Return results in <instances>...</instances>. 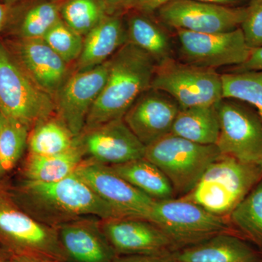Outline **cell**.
<instances>
[{"mask_svg":"<svg viewBox=\"0 0 262 262\" xmlns=\"http://www.w3.org/2000/svg\"><path fill=\"white\" fill-rule=\"evenodd\" d=\"M181 108L169 95L150 88L131 105L123 120L138 139L147 146L171 133Z\"/></svg>","mask_w":262,"mask_h":262,"instance_id":"cell-16","label":"cell"},{"mask_svg":"<svg viewBox=\"0 0 262 262\" xmlns=\"http://www.w3.org/2000/svg\"><path fill=\"white\" fill-rule=\"evenodd\" d=\"M246 10L241 25L245 39L249 48L262 47V0H251Z\"/></svg>","mask_w":262,"mask_h":262,"instance_id":"cell-32","label":"cell"},{"mask_svg":"<svg viewBox=\"0 0 262 262\" xmlns=\"http://www.w3.org/2000/svg\"><path fill=\"white\" fill-rule=\"evenodd\" d=\"M5 117L0 110V130H1L2 127H3V124H4Z\"/></svg>","mask_w":262,"mask_h":262,"instance_id":"cell-40","label":"cell"},{"mask_svg":"<svg viewBox=\"0 0 262 262\" xmlns=\"http://www.w3.org/2000/svg\"><path fill=\"white\" fill-rule=\"evenodd\" d=\"M159 20L174 30L196 33L229 32L241 27L246 7H229L196 0H173L157 11Z\"/></svg>","mask_w":262,"mask_h":262,"instance_id":"cell-11","label":"cell"},{"mask_svg":"<svg viewBox=\"0 0 262 262\" xmlns=\"http://www.w3.org/2000/svg\"><path fill=\"white\" fill-rule=\"evenodd\" d=\"M58 2L62 20L82 37L110 14L102 0H60Z\"/></svg>","mask_w":262,"mask_h":262,"instance_id":"cell-29","label":"cell"},{"mask_svg":"<svg viewBox=\"0 0 262 262\" xmlns=\"http://www.w3.org/2000/svg\"><path fill=\"white\" fill-rule=\"evenodd\" d=\"M127 43L126 27L122 15L108 14L84 37L80 58L72 72L103 64Z\"/></svg>","mask_w":262,"mask_h":262,"instance_id":"cell-20","label":"cell"},{"mask_svg":"<svg viewBox=\"0 0 262 262\" xmlns=\"http://www.w3.org/2000/svg\"><path fill=\"white\" fill-rule=\"evenodd\" d=\"M53 1H56V2H58V1H60V0H53Z\"/></svg>","mask_w":262,"mask_h":262,"instance_id":"cell-46","label":"cell"},{"mask_svg":"<svg viewBox=\"0 0 262 262\" xmlns=\"http://www.w3.org/2000/svg\"><path fill=\"white\" fill-rule=\"evenodd\" d=\"M256 163L258 164V167H259L260 170H261L262 174V158H261V159L258 160V161Z\"/></svg>","mask_w":262,"mask_h":262,"instance_id":"cell-44","label":"cell"},{"mask_svg":"<svg viewBox=\"0 0 262 262\" xmlns=\"http://www.w3.org/2000/svg\"><path fill=\"white\" fill-rule=\"evenodd\" d=\"M110 14L123 15L134 9H137V0H102Z\"/></svg>","mask_w":262,"mask_h":262,"instance_id":"cell-34","label":"cell"},{"mask_svg":"<svg viewBox=\"0 0 262 262\" xmlns=\"http://www.w3.org/2000/svg\"><path fill=\"white\" fill-rule=\"evenodd\" d=\"M61 20L59 2L38 0L20 15L15 26V35L20 39H43Z\"/></svg>","mask_w":262,"mask_h":262,"instance_id":"cell-27","label":"cell"},{"mask_svg":"<svg viewBox=\"0 0 262 262\" xmlns=\"http://www.w3.org/2000/svg\"><path fill=\"white\" fill-rule=\"evenodd\" d=\"M9 190L24 211L53 228L81 217L104 220L122 216L75 173L56 182L25 180Z\"/></svg>","mask_w":262,"mask_h":262,"instance_id":"cell-1","label":"cell"},{"mask_svg":"<svg viewBox=\"0 0 262 262\" xmlns=\"http://www.w3.org/2000/svg\"><path fill=\"white\" fill-rule=\"evenodd\" d=\"M76 143L84 160L106 165L139 159L145 154L146 146L127 127L123 118L82 131L76 137Z\"/></svg>","mask_w":262,"mask_h":262,"instance_id":"cell-14","label":"cell"},{"mask_svg":"<svg viewBox=\"0 0 262 262\" xmlns=\"http://www.w3.org/2000/svg\"><path fill=\"white\" fill-rule=\"evenodd\" d=\"M174 253L163 255H120L113 262H177Z\"/></svg>","mask_w":262,"mask_h":262,"instance_id":"cell-33","label":"cell"},{"mask_svg":"<svg viewBox=\"0 0 262 262\" xmlns=\"http://www.w3.org/2000/svg\"><path fill=\"white\" fill-rule=\"evenodd\" d=\"M151 89L163 91L182 108L214 105L223 98L222 75L177 60L156 66Z\"/></svg>","mask_w":262,"mask_h":262,"instance_id":"cell-8","label":"cell"},{"mask_svg":"<svg viewBox=\"0 0 262 262\" xmlns=\"http://www.w3.org/2000/svg\"><path fill=\"white\" fill-rule=\"evenodd\" d=\"M30 129L20 122L5 118L0 130V159L5 173L14 168L27 146Z\"/></svg>","mask_w":262,"mask_h":262,"instance_id":"cell-30","label":"cell"},{"mask_svg":"<svg viewBox=\"0 0 262 262\" xmlns=\"http://www.w3.org/2000/svg\"><path fill=\"white\" fill-rule=\"evenodd\" d=\"M15 14L13 5L8 4L0 0V32L7 27Z\"/></svg>","mask_w":262,"mask_h":262,"instance_id":"cell-37","label":"cell"},{"mask_svg":"<svg viewBox=\"0 0 262 262\" xmlns=\"http://www.w3.org/2000/svg\"><path fill=\"white\" fill-rule=\"evenodd\" d=\"M42 39L70 65L80 58L84 37L71 29L62 19L48 31Z\"/></svg>","mask_w":262,"mask_h":262,"instance_id":"cell-31","label":"cell"},{"mask_svg":"<svg viewBox=\"0 0 262 262\" xmlns=\"http://www.w3.org/2000/svg\"><path fill=\"white\" fill-rule=\"evenodd\" d=\"M5 173L4 168H3V164H2L1 159H0V179L5 175Z\"/></svg>","mask_w":262,"mask_h":262,"instance_id":"cell-41","label":"cell"},{"mask_svg":"<svg viewBox=\"0 0 262 262\" xmlns=\"http://www.w3.org/2000/svg\"><path fill=\"white\" fill-rule=\"evenodd\" d=\"M101 219L84 216L57 227L68 262H113L117 256L103 234Z\"/></svg>","mask_w":262,"mask_h":262,"instance_id":"cell-18","label":"cell"},{"mask_svg":"<svg viewBox=\"0 0 262 262\" xmlns=\"http://www.w3.org/2000/svg\"><path fill=\"white\" fill-rule=\"evenodd\" d=\"M0 245L10 256H36L68 262L56 228L34 220L0 184Z\"/></svg>","mask_w":262,"mask_h":262,"instance_id":"cell-4","label":"cell"},{"mask_svg":"<svg viewBox=\"0 0 262 262\" xmlns=\"http://www.w3.org/2000/svg\"><path fill=\"white\" fill-rule=\"evenodd\" d=\"M262 70V47L251 48L247 61L234 68L233 72Z\"/></svg>","mask_w":262,"mask_h":262,"instance_id":"cell-35","label":"cell"},{"mask_svg":"<svg viewBox=\"0 0 262 262\" xmlns=\"http://www.w3.org/2000/svg\"><path fill=\"white\" fill-rule=\"evenodd\" d=\"M220 131V118L214 104L181 108L170 134L196 144L215 145Z\"/></svg>","mask_w":262,"mask_h":262,"instance_id":"cell-22","label":"cell"},{"mask_svg":"<svg viewBox=\"0 0 262 262\" xmlns=\"http://www.w3.org/2000/svg\"><path fill=\"white\" fill-rule=\"evenodd\" d=\"M125 23L127 42L147 53L156 66L174 59L171 39L160 20L134 9L127 12Z\"/></svg>","mask_w":262,"mask_h":262,"instance_id":"cell-21","label":"cell"},{"mask_svg":"<svg viewBox=\"0 0 262 262\" xmlns=\"http://www.w3.org/2000/svg\"><path fill=\"white\" fill-rule=\"evenodd\" d=\"M100 225L117 256L163 255L177 251L168 236L145 219L133 216L101 219Z\"/></svg>","mask_w":262,"mask_h":262,"instance_id":"cell-15","label":"cell"},{"mask_svg":"<svg viewBox=\"0 0 262 262\" xmlns=\"http://www.w3.org/2000/svg\"><path fill=\"white\" fill-rule=\"evenodd\" d=\"M8 262H13V261H12L11 260H10V258H9V260H8Z\"/></svg>","mask_w":262,"mask_h":262,"instance_id":"cell-45","label":"cell"},{"mask_svg":"<svg viewBox=\"0 0 262 262\" xmlns=\"http://www.w3.org/2000/svg\"><path fill=\"white\" fill-rule=\"evenodd\" d=\"M108 60L89 70L72 72L54 96L55 113L75 137L83 130L88 115L106 83Z\"/></svg>","mask_w":262,"mask_h":262,"instance_id":"cell-12","label":"cell"},{"mask_svg":"<svg viewBox=\"0 0 262 262\" xmlns=\"http://www.w3.org/2000/svg\"><path fill=\"white\" fill-rule=\"evenodd\" d=\"M9 258L10 257L7 258L6 256H5V255L0 252V262H8Z\"/></svg>","mask_w":262,"mask_h":262,"instance_id":"cell-42","label":"cell"},{"mask_svg":"<svg viewBox=\"0 0 262 262\" xmlns=\"http://www.w3.org/2000/svg\"><path fill=\"white\" fill-rule=\"evenodd\" d=\"M0 110L5 118L32 129L56 115L54 98L26 73L9 50L0 42Z\"/></svg>","mask_w":262,"mask_h":262,"instance_id":"cell-5","label":"cell"},{"mask_svg":"<svg viewBox=\"0 0 262 262\" xmlns=\"http://www.w3.org/2000/svg\"><path fill=\"white\" fill-rule=\"evenodd\" d=\"M76 145V138L56 115L38 122L29 131V155L48 156L65 152Z\"/></svg>","mask_w":262,"mask_h":262,"instance_id":"cell-25","label":"cell"},{"mask_svg":"<svg viewBox=\"0 0 262 262\" xmlns=\"http://www.w3.org/2000/svg\"><path fill=\"white\" fill-rule=\"evenodd\" d=\"M75 173L122 216L149 219L155 200L131 185L108 165L84 160Z\"/></svg>","mask_w":262,"mask_h":262,"instance_id":"cell-13","label":"cell"},{"mask_svg":"<svg viewBox=\"0 0 262 262\" xmlns=\"http://www.w3.org/2000/svg\"><path fill=\"white\" fill-rule=\"evenodd\" d=\"M182 62L215 69L243 64L249 58L248 47L241 27L220 33H196L176 30Z\"/></svg>","mask_w":262,"mask_h":262,"instance_id":"cell-10","label":"cell"},{"mask_svg":"<svg viewBox=\"0 0 262 262\" xmlns=\"http://www.w3.org/2000/svg\"><path fill=\"white\" fill-rule=\"evenodd\" d=\"M259 262H262V260H261V261H259Z\"/></svg>","mask_w":262,"mask_h":262,"instance_id":"cell-47","label":"cell"},{"mask_svg":"<svg viewBox=\"0 0 262 262\" xmlns=\"http://www.w3.org/2000/svg\"><path fill=\"white\" fill-rule=\"evenodd\" d=\"M229 215L239 237L262 252V180Z\"/></svg>","mask_w":262,"mask_h":262,"instance_id":"cell-26","label":"cell"},{"mask_svg":"<svg viewBox=\"0 0 262 262\" xmlns=\"http://www.w3.org/2000/svg\"><path fill=\"white\" fill-rule=\"evenodd\" d=\"M222 155L216 145H203L170 134L146 146L144 158L163 171L175 194H188Z\"/></svg>","mask_w":262,"mask_h":262,"instance_id":"cell-6","label":"cell"},{"mask_svg":"<svg viewBox=\"0 0 262 262\" xmlns=\"http://www.w3.org/2000/svg\"><path fill=\"white\" fill-rule=\"evenodd\" d=\"M10 259L13 262H63L54 258L36 256H10Z\"/></svg>","mask_w":262,"mask_h":262,"instance_id":"cell-38","label":"cell"},{"mask_svg":"<svg viewBox=\"0 0 262 262\" xmlns=\"http://www.w3.org/2000/svg\"><path fill=\"white\" fill-rule=\"evenodd\" d=\"M83 160V154L77 143L73 148L60 154L29 155L24 167V176L26 180L33 182H59L75 173Z\"/></svg>","mask_w":262,"mask_h":262,"instance_id":"cell-24","label":"cell"},{"mask_svg":"<svg viewBox=\"0 0 262 262\" xmlns=\"http://www.w3.org/2000/svg\"><path fill=\"white\" fill-rule=\"evenodd\" d=\"M137 9L148 14H153L164 5L173 0H137Z\"/></svg>","mask_w":262,"mask_h":262,"instance_id":"cell-36","label":"cell"},{"mask_svg":"<svg viewBox=\"0 0 262 262\" xmlns=\"http://www.w3.org/2000/svg\"><path fill=\"white\" fill-rule=\"evenodd\" d=\"M215 107L220 123L215 145L221 154L257 163L262 158V120L258 114L228 98H222Z\"/></svg>","mask_w":262,"mask_h":262,"instance_id":"cell-9","label":"cell"},{"mask_svg":"<svg viewBox=\"0 0 262 262\" xmlns=\"http://www.w3.org/2000/svg\"><path fill=\"white\" fill-rule=\"evenodd\" d=\"M8 48L29 77L53 98L72 74L70 65L42 39H17Z\"/></svg>","mask_w":262,"mask_h":262,"instance_id":"cell-17","label":"cell"},{"mask_svg":"<svg viewBox=\"0 0 262 262\" xmlns=\"http://www.w3.org/2000/svg\"><path fill=\"white\" fill-rule=\"evenodd\" d=\"M261 180L257 163L222 155L207 168L195 187L181 198L225 217Z\"/></svg>","mask_w":262,"mask_h":262,"instance_id":"cell-3","label":"cell"},{"mask_svg":"<svg viewBox=\"0 0 262 262\" xmlns=\"http://www.w3.org/2000/svg\"><path fill=\"white\" fill-rule=\"evenodd\" d=\"M177 262H259L261 251L236 234L222 233L175 251Z\"/></svg>","mask_w":262,"mask_h":262,"instance_id":"cell-19","label":"cell"},{"mask_svg":"<svg viewBox=\"0 0 262 262\" xmlns=\"http://www.w3.org/2000/svg\"><path fill=\"white\" fill-rule=\"evenodd\" d=\"M156 63L147 53L125 43L108 60L106 83L88 115L82 131L123 118L134 101L151 88Z\"/></svg>","mask_w":262,"mask_h":262,"instance_id":"cell-2","label":"cell"},{"mask_svg":"<svg viewBox=\"0 0 262 262\" xmlns=\"http://www.w3.org/2000/svg\"><path fill=\"white\" fill-rule=\"evenodd\" d=\"M1 1L4 2V3H8V4H14L15 3H16L18 0H1Z\"/></svg>","mask_w":262,"mask_h":262,"instance_id":"cell-43","label":"cell"},{"mask_svg":"<svg viewBox=\"0 0 262 262\" xmlns=\"http://www.w3.org/2000/svg\"><path fill=\"white\" fill-rule=\"evenodd\" d=\"M203 3H211V4L224 5V6L235 7V5L244 3L246 0H196Z\"/></svg>","mask_w":262,"mask_h":262,"instance_id":"cell-39","label":"cell"},{"mask_svg":"<svg viewBox=\"0 0 262 262\" xmlns=\"http://www.w3.org/2000/svg\"><path fill=\"white\" fill-rule=\"evenodd\" d=\"M148 220L168 236L177 251L217 234L231 233L225 217L182 198L155 201Z\"/></svg>","mask_w":262,"mask_h":262,"instance_id":"cell-7","label":"cell"},{"mask_svg":"<svg viewBox=\"0 0 262 262\" xmlns=\"http://www.w3.org/2000/svg\"><path fill=\"white\" fill-rule=\"evenodd\" d=\"M223 98L248 103L262 120V70L222 74Z\"/></svg>","mask_w":262,"mask_h":262,"instance_id":"cell-28","label":"cell"},{"mask_svg":"<svg viewBox=\"0 0 262 262\" xmlns=\"http://www.w3.org/2000/svg\"><path fill=\"white\" fill-rule=\"evenodd\" d=\"M108 166L131 185L155 201L172 199L175 196L168 179L156 165L145 158Z\"/></svg>","mask_w":262,"mask_h":262,"instance_id":"cell-23","label":"cell"}]
</instances>
